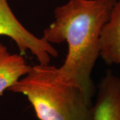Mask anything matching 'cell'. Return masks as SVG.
<instances>
[{
    "mask_svg": "<svg viewBox=\"0 0 120 120\" xmlns=\"http://www.w3.org/2000/svg\"><path fill=\"white\" fill-rule=\"evenodd\" d=\"M0 35L11 39L20 54L30 51L40 64H49L52 57L58 56V52L52 43L35 36L22 25L11 10L8 0H0Z\"/></svg>",
    "mask_w": 120,
    "mask_h": 120,
    "instance_id": "3",
    "label": "cell"
},
{
    "mask_svg": "<svg viewBox=\"0 0 120 120\" xmlns=\"http://www.w3.org/2000/svg\"><path fill=\"white\" fill-rule=\"evenodd\" d=\"M31 67L23 55L11 53L0 43V95L28 73Z\"/></svg>",
    "mask_w": 120,
    "mask_h": 120,
    "instance_id": "6",
    "label": "cell"
},
{
    "mask_svg": "<svg viewBox=\"0 0 120 120\" xmlns=\"http://www.w3.org/2000/svg\"><path fill=\"white\" fill-rule=\"evenodd\" d=\"M91 111L93 120H120V77L107 72L101 79Z\"/></svg>",
    "mask_w": 120,
    "mask_h": 120,
    "instance_id": "4",
    "label": "cell"
},
{
    "mask_svg": "<svg viewBox=\"0 0 120 120\" xmlns=\"http://www.w3.org/2000/svg\"><path fill=\"white\" fill-rule=\"evenodd\" d=\"M99 57L109 65H120V0H116L101 30Z\"/></svg>",
    "mask_w": 120,
    "mask_h": 120,
    "instance_id": "5",
    "label": "cell"
},
{
    "mask_svg": "<svg viewBox=\"0 0 120 120\" xmlns=\"http://www.w3.org/2000/svg\"><path fill=\"white\" fill-rule=\"evenodd\" d=\"M8 91L25 95L39 120H93L80 89L63 81L49 64L31 66Z\"/></svg>",
    "mask_w": 120,
    "mask_h": 120,
    "instance_id": "2",
    "label": "cell"
},
{
    "mask_svg": "<svg viewBox=\"0 0 120 120\" xmlns=\"http://www.w3.org/2000/svg\"><path fill=\"white\" fill-rule=\"evenodd\" d=\"M116 0H68L54 10V21L43 31L49 43L65 41L68 52L57 73L77 86L92 105L95 87L91 73L99 57V39Z\"/></svg>",
    "mask_w": 120,
    "mask_h": 120,
    "instance_id": "1",
    "label": "cell"
}]
</instances>
